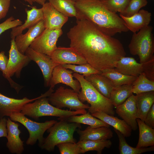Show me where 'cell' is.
<instances>
[{"mask_svg":"<svg viewBox=\"0 0 154 154\" xmlns=\"http://www.w3.org/2000/svg\"><path fill=\"white\" fill-rule=\"evenodd\" d=\"M76 143L81 148L82 154L94 151L98 154H101L105 148H109L112 144V141L109 139L102 141L85 140L79 141Z\"/></svg>","mask_w":154,"mask_h":154,"instance_id":"30","label":"cell"},{"mask_svg":"<svg viewBox=\"0 0 154 154\" xmlns=\"http://www.w3.org/2000/svg\"><path fill=\"white\" fill-rule=\"evenodd\" d=\"M58 65L67 64H82L87 63L86 60L71 47H57L50 56Z\"/></svg>","mask_w":154,"mask_h":154,"instance_id":"14","label":"cell"},{"mask_svg":"<svg viewBox=\"0 0 154 154\" xmlns=\"http://www.w3.org/2000/svg\"><path fill=\"white\" fill-rule=\"evenodd\" d=\"M136 103L137 118L144 121L147 114L154 103V91L136 94Z\"/></svg>","mask_w":154,"mask_h":154,"instance_id":"25","label":"cell"},{"mask_svg":"<svg viewBox=\"0 0 154 154\" xmlns=\"http://www.w3.org/2000/svg\"><path fill=\"white\" fill-rule=\"evenodd\" d=\"M9 117L12 121L21 123L27 129L29 137L26 142L27 144L33 145L38 140L40 147L44 139L43 135L45 131L57 121L51 120L44 122H37L29 119L21 112H14Z\"/></svg>","mask_w":154,"mask_h":154,"instance_id":"8","label":"cell"},{"mask_svg":"<svg viewBox=\"0 0 154 154\" xmlns=\"http://www.w3.org/2000/svg\"><path fill=\"white\" fill-rule=\"evenodd\" d=\"M31 5H32L34 3H36L42 6L45 3L46 0H24Z\"/></svg>","mask_w":154,"mask_h":154,"instance_id":"44","label":"cell"},{"mask_svg":"<svg viewBox=\"0 0 154 154\" xmlns=\"http://www.w3.org/2000/svg\"><path fill=\"white\" fill-rule=\"evenodd\" d=\"M136 121L139 129V138L136 147H147L154 145V129L139 118Z\"/></svg>","mask_w":154,"mask_h":154,"instance_id":"26","label":"cell"},{"mask_svg":"<svg viewBox=\"0 0 154 154\" xmlns=\"http://www.w3.org/2000/svg\"><path fill=\"white\" fill-rule=\"evenodd\" d=\"M52 106L59 109L67 108L70 110H77L88 109L90 106L82 102L78 97V93L73 89L60 86L48 97Z\"/></svg>","mask_w":154,"mask_h":154,"instance_id":"9","label":"cell"},{"mask_svg":"<svg viewBox=\"0 0 154 154\" xmlns=\"http://www.w3.org/2000/svg\"><path fill=\"white\" fill-rule=\"evenodd\" d=\"M7 120L5 117L0 119V137L7 136Z\"/></svg>","mask_w":154,"mask_h":154,"instance_id":"43","label":"cell"},{"mask_svg":"<svg viewBox=\"0 0 154 154\" xmlns=\"http://www.w3.org/2000/svg\"><path fill=\"white\" fill-rule=\"evenodd\" d=\"M91 114L94 117L112 126L114 129L120 132L125 137H128L131 136L132 129L123 120L102 111L97 112Z\"/></svg>","mask_w":154,"mask_h":154,"instance_id":"22","label":"cell"},{"mask_svg":"<svg viewBox=\"0 0 154 154\" xmlns=\"http://www.w3.org/2000/svg\"><path fill=\"white\" fill-rule=\"evenodd\" d=\"M62 33V29H45L29 47L37 52L50 56L57 48V41Z\"/></svg>","mask_w":154,"mask_h":154,"instance_id":"10","label":"cell"},{"mask_svg":"<svg viewBox=\"0 0 154 154\" xmlns=\"http://www.w3.org/2000/svg\"><path fill=\"white\" fill-rule=\"evenodd\" d=\"M11 0H0V20L5 18L9 11Z\"/></svg>","mask_w":154,"mask_h":154,"instance_id":"40","label":"cell"},{"mask_svg":"<svg viewBox=\"0 0 154 154\" xmlns=\"http://www.w3.org/2000/svg\"><path fill=\"white\" fill-rule=\"evenodd\" d=\"M8 58L5 55V52L2 51L0 52V70L3 76L5 73L7 65L8 62Z\"/></svg>","mask_w":154,"mask_h":154,"instance_id":"42","label":"cell"},{"mask_svg":"<svg viewBox=\"0 0 154 154\" xmlns=\"http://www.w3.org/2000/svg\"><path fill=\"white\" fill-rule=\"evenodd\" d=\"M23 22L19 19H15L13 16H11L5 21L0 24V35L10 29L21 25Z\"/></svg>","mask_w":154,"mask_h":154,"instance_id":"38","label":"cell"},{"mask_svg":"<svg viewBox=\"0 0 154 154\" xmlns=\"http://www.w3.org/2000/svg\"><path fill=\"white\" fill-rule=\"evenodd\" d=\"M100 0V1H102V0Z\"/></svg>","mask_w":154,"mask_h":154,"instance_id":"46","label":"cell"},{"mask_svg":"<svg viewBox=\"0 0 154 154\" xmlns=\"http://www.w3.org/2000/svg\"><path fill=\"white\" fill-rule=\"evenodd\" d=\"M52 5L59 12L68 17H78L75 6V1L73 0H48Z\"/></svg>","mask_w":154,"mask_h":154,"instance_id":"29","label":"cell"},{"mask_svg":"<svg viewBox=\"0 0 154 154\" xmlns=\"http://www.w3.org/2000/svg\"><path fill=\"white\" fill-rule=\"evenodd\" d=\"M19 124L8 118L7 120V142L6 146L10 152L13 154H21L24 150L23 141L20 137L21 133Z\"/></svg>","mask_w":154,"mask_h":154,"instance_id":"16","label":"cell"},{"mask_svg":"<svg viewBox=\"0 0 154 154\" xmlns=\"http://www.w3.org/2000/svg\"><path fill=\"white\" fill-rule=\"evenodd\" d=\"M63 66L66 68L72 70L74 72L82 74L84 76L94 74H101V71L97 70L88 63L78 65L71 64H64Z\"/></svg>","mask_w":154,"mask_h":154,"instance_id":"35","label":"cell"},{"mask_svg":"<svg viewBox=\"0 0 154 154\" xmlns=\"http://www.w3.org/2000/svg\"><path fill=\"white\" fill-rule=\"evenodd\" d=\"M73 76L78 80L81 86V90L78 93L80 100L83 103L87 102L90 105L88 109L89 112L92 114L102 111L114 116L115 111L114 106L109 99L98 91L86 80L83 75L74 72Z\"/></svg>","mask_w":154,"mask_h":154,"instance_id":"4","label":"cell"},{"mask_svg":"<svg viewBox=\"0 0 154 154\" xmlns=\"http://www.w3.org/2000/svg\"><path fill=\"white\" fill-rule=\"evenodd\" d=\"M84 77L98 91L109 99L114 86L107 77L101 73L92 74Z\"/></svg>","mask_w":154,"mask_h":154,"instance_id":"24","label":"cell"},{"mask_svg":"<svg viewBox=\"0 0 154 154\" xmlns=\"http://www.w3.org/2000/svg\"><path fill=\"white\" fill-rule=\"evenodd\" d=\"M132 85V92L136 94L154 91V81L149 79L143 72L136 78Z\"/></svg>","mask_w":154,"mask_h":154,"instance_id":"33","label":"cell"},{"mask_svg":"<svg viewBox=\"0 0 154 154\" xmlns=\"http://www.w3.org/2000/svg\"><path fill=\"white\" fill-rule=\"evenodd\" d=\"M152 26L148 25L133 33L128 47L130 54L137 55L141 63L154 57V37Z\"/></svg>","mask_w":154,"mask_h":154,"instance_id":"5","label":"cell"},{"mask_svg":"<svg viewBox=\"0 0 154 154\" xmlns=\"http://www.w3.org/2000/svg\"><path fill=\"white\" fill-rule=\"evenodd\" d=\"M144 122L149 126L154 128V103L147 114Z\"/></svg>","mask_w":154,"mask_h":154,"instance_id":"41","label":"cell"},{"mask_svg":"<svg viewBox=\"0 0 154 154\" xmlns=\"http://www.w3.org/2000/svg\"><path fill=\"white\" fill-rule=\"evenodd\" d=\"M142 64V72L149 79L154 81V57Z\"/></svg>","mask_w":154,"mask_h":154,"instance_id":"39","label":"cell"},{"mask_svg":"<svg viewBox=\"0 0 154 154\" xmlns=\"http://www.w3.org/2000/svg\"><path fill=\"white\" fill-rule=\"evenodd\" d=\"M67 33L73 48L94 68L102 71L114 68L126 53L121 42L105 34L89 21L79 17Z\"/></svg>","mask_w":154,"mask_h":154,"instance_id":"1","label":"cell"},{"mask_svg":"<svg viewBox=\"0 0 154 154\" xmlns=\"http://www.w3.org/2000/svg\"><path fill=\"white\" fill-rule=\"evenodd\" d=\"M64 120L70 122L88 125L94 127L102 126L110 127L108 124L94 117L88 112L79 116L73 115L70 116Z\"/></svg>","mask_w":154,"mask_h":154,"instance_id":"31","label":"cell"},{"mask_svg":"<svg viewBox=\"0 0 154 154\" xmlns=\"http://www.w3.org/2000/svg\"><path fill=\"white\" fill-rule=\"evenodd\" d=\"M60 121L47 130L49 134L44 138L40 147L42 149L51 151L59 144L66 142L76 143L73 135L77 128H81L80 124L70 122L65 120Z\"/></svg>","mask_w":154,"mask_h":154,"instance_id":"6","label":"cell"},{"mask_svg":"<svg viewBox=\"0 0 154 154\" xmlns=\"http://www.w3.org/2000/svg\"><path fill=\"white\" fill-rule=\"evenodd\" d=\"M73 71L70 70L66 69L62 65L56 66L52 72L50 88H53L56 85L61 83L70 87L79 93L81 88V86L78 80L73 79Z\"/></svg>","mask_w":154,"mask_h":154,"instance_id":"12","label":"cell"},{"mask_svg":"<svg viewBox=\"0 0 154 154\" xmlns=\"http://www.w3.org/2000/svg\"><path fill=\"white\" fill-rule=\"evenodd\" d=\"M73 0V1H77V0Z\"/></svg>","mask_w":154,"mask_h":154,"instance_id":"45","label":"cell"},{"mask_svg":"<svg viewBox=\"0 0 154 154\" xmlns=\"http://www.w3.org/2000/svg\"><path fill=\"white\" fill-rule=\"evenodd\" d=\"M131 0H104L100 1L111 12L122 15L127 9Z\"/></svg>","mask_w":154,"mask_h":154,"instance_id":"34","label":"cell"},{"mask_svg":"<svg viewBox=\"0 0 154 154\" xmlns=\"http://www.w3.org/2000/svg\"><path fill=\"white\" fill-rule=\"evenodd\" d=\"M151 13L143 9L129 17L119 14L128 29L133 33H136L142 28L149 25L151 21Z\"/></svg>","mask_w":154,"mask_h":154,"instance_id":"19","label":"cell"},{"mask_svg":"<svg viewBox=\"0 0 154 154\" xmlns=\"http://www.w3.org/2000/svg\"><path fill=\"white\" fill-rule=\"evenodd\" d=\"M45 29H61L68 17L57 10L49 2H46L42 7Z\"/></svg>","mask_w":154,"mask_h":154,"instance_id":"15","label":"cell"},{"mask_svg":"<svg viewBox=\"0 0 154 154\" xmlns=\"http://www.w3.org/2000/svg\"><path fill=\"white\" fill-rule=\"evenodd\" d=\"M53 88H50L45 93L39 96L33 102L25 104L21 112L26 116L37 120L40 117L50 116L59 117L58 119L64 120L73 115L84 114L87 112L85 110L72 111L57 108L51 104L47 97L53 92Z\"/></svg>","mask_w":154,"mask_h":154,"instance_id":"3","label":"cell"},{"mask_svg":"<svg viewBox=\"0 0 154 154\" xmlns=\"http://www.w3.org/2000/svg\"><path fill=\"white\" fill-rule=\"evenodd\" d=\"M27 15V19L24 24L12 29L11 33V39L15 38L17 35L22 33L26 29H29L43 20V14L42 7L37 8L33 6L30 10L25 9Z\"/></svg>","mask_w":154,"mask_h":154,"instance_id":"20","label":"cell"},{"mask_svg":"<svg viewBox=\"0 0 154 154\" xmlns=\"http://www.w3.org/2000/svg\"><path fill=\"white\" fill-rule=\"evenodd\" d=\"M119 141V149L120 154H140L154 151V146L140 148L134 147L127 143L125 137L118 130L114 129Z\"/></svg>","mask_w":154,"mask_h":154,"instance_id":"32","label":"cell"},{"mask_svg":"<svg viewBox=\"0 0 154 154\" xmlns=\"http://www.w3.org/2000/svg\"><path fill=\"white\" fill-rule=\"evenodd\" d=\"M147 3V0H131L125 11L121 15L126 17L132 16L146 6Z\"/></svg>","mask_w":154,"mask_h":154,"instance_id":"36","label":"cell"},{"mask_svg":"<svg viewBox=\"0 0 154 154\" xmlns=\"http://www.w3.org/2000/svg\"><path fill=\"white\" fill-rule=\"evenodd\" d=\"M101 72L102 75L107 77L111 81L114 87L132 84L137 77L122 74L117 71L114 68L106 69Z\"/></svg>","mask_w":154,"mask_h":154,"instance_id":"28","label":"cell"},{"mask_svg":"<svg viewBox=\"0 0 154 154\" xmlns=\"http://www.w3.org/2000/svg\"><path fill=\"white\" fill-rule=\"evenodd\" d=\"M45 29L43 20L35 26L28 29L25 34L21 33L15 38V42L19 51L25 54L27 49L34 39Z\"/></svg>","mask_w":154,"mask_h":154,"instance_id":"18","label":"cell"},{"mask_svg":"<svg viewBox=\"0 0 154 154\" xmlns=\"http://www.w3.org/2000/svg\"><path fill=\"white\" fill-rule=\"evenodd\" d=\"M115 69L123 74L137 77L143 72V64L131 57L124 56L117 62Z\"/></svg>","mask_w":154,"mask_h":154,"instance_id":"23","label":"cell"},{"mask_svg":"<svg viewBox=\"0 0 154 154\" xmlns=\"http://www.w3.org/2000/svg\"><path fill=\"white\" fill-rule=\"evenodd\" d=\"M25 54L38 65L43 75L44 86L49 87L53 70L58 64L53 62L50 56L37 52L30 47L26 50Z\"/></svg>","mask_w":154,"mask_h":154,"instance_id":"11","label":"cell"},{"mask_svg":"<svg viewBox=\"0 0 154 154\" xmlns=\"http://www.w3.org/2000/svg\"><path fill=\"white\" fill-rule=\"evenodd\" d=\"M132 88V84H125L114 88L109 99L114 107L116 108L122 104L133 94Z\"/></svg>","mask_w":154,"mask_h":154,"instance_id":"27","label":"cell"},{"mask_svg":"<svg viewBox=\"0 0 154 154\" xmlns=\"http://www.w3.org/2000/svg\"><path fill=\"white\" fill-rule=\"evenodd\" d=\"M15 39H11V41L8 62L5 74L3 76L8 81L11 87L18 93L23 86L15 82L11 77L15 75L17 78H20L22 69L31 60L27 55L19 51L16 46Z\"/></svg>","mask_w":154,"mask_h":154,"instance_id":"7","label":"cell"},{"mask_svg":"<svg viewBox=\"0 0 154 154\" xmlns=\"http://www.w3.org/2000/svg\"><path fill=\"white\" fill-rule=\"evenodd\" d=\"M75 6L78 17L84 18L111 36L129 30L121 18L109 10L98 0H77Z\"/></svg>","mask_w":154,"mask_h":154,"instance_id":"2","label":"cell"},{"mask_svg":"<svg viewBox=\"0 0 154 154\" xmlns=\"http://www.w3.org/2000/svg\"><path fill=\"white\" fill-rule=\"evenodd\" d=\"M39 97L31 99L26 97L17 99L8 97L0 93V119L5 116L9 117L14 112H21L25 104L33 102Z\"/></svg>","mask_w":154,"mask_h":154,"instance_id":"17","label":"cell"},{"mask_svg":"<svg viewBox=\"0 0 154 154\" xmlns=\"http://www.w3.org/2000/svg\"><path fill=\"white\" fill-rule=\"evenodd\" d=\"M77 132L80 136L79 141L104 140L111 139L113 136L109 127L104 126L94 127L89 126L84 130L77 129Z\"/></svg>","mask_w":154,"mask_h":154,"instance_id":"21","label":"cell"},{"mask_svg":"<svg viewBox=\"0 0 154 154\" xmlns=\"http://www.w3.org/2000/svg\"><path fill=\"white\" fill-rule=\"evenodd\" d=\"M116 108V112L118 116L131 127L132 130H136L138 126L136 121V96L132 94Z\"/></svg>","mask_w":154,"mask_h":154,"instance_id":"13","label":"cell"},{"mask_svg":"<svg viewBox=\"0 0 154 154\" xmlns=\"http://www.w3.org/2000/svg\"><path fill=\"white\" fill-rule=\"evenodd\" d=\"M56 146L60 154H82L81 148L76 143L64 142L59 144Z\"/></svg>","mask_w":154,"mask_h":154,"instance_id":"37","label":"cell"}]
</instances>
